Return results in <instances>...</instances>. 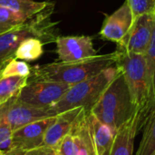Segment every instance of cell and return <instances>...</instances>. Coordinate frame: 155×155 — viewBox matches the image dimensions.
<instances>
[{
    "label": "cell",
    "mask_w": 155,
    "mask_h": 155,
    "mask_svg": "<svg viewBox=\"0 0 155 155\" xmlns=\"http://www.w3.org/2000/svg\"><path fill=\"white\" fill-rule=\"evenodd\" d=\"M116 53L97 54L76 62H54L43 66L34 67L28 80H45L67 84H78L92 78L104 70L115 64Z\"/></svg>",
    "instance_id": "1"
},
{
    "label": "cell",
    "mask_w": 155,
    "mask_h": 155,
    "mask_svg": "<svg viewBox=\"0 0 155 155\" xmlns=\"http://www.w3.org/2000/svg\"><path fill=\"white\" fill-rule=\"evenodd\" d=\"M116 53L115 64L124 74L132 102L139 116L140 130L153 112L144 54L121 52Z\"/></svg>",
    "instance_id": "2"
},
{
    "label": "cell",
    "mask_w": 155,
    "mask_h": 155,
    "mask_svg": "<svg viewBox=\"0 0 155 155\" xmlns=\"http://www.w3.org/2000/svg\"><path fill=\"white\" fill-rule=\"evenodd\" d=\"M90 113L114 132L134 114L135 108L120 68Z\"/></svg>",
    "instance_id": "3"
},
{
    "label": "cell",
    "mask_w": 155,
    "mask_h": 155,
    "mask_svg": "<svg viewBox=\"0 0 155 155\" xmlns=\"http://www.w3.org/2000/svg\"><path fill=\"white\" fill-rule=\"evenodd\" d=\"M53 5L49 3L42 12L31 16L15 28L0 35V62L14 58L18 46L28 38H38L44 44L56 41V29L51 21Z\"/></svg>",
    "instance_id": "4"
},
{
    "label": "cell",
    "mask_w": 155,
    "mask_h": 155,
    "mask_svg": "<svg viewBox=\"0 0 155 155\" xmlns=\"http://www.w3.org/2000/svg\"><path fill=\"white\" fill-rule=\"evenodd\" d=\"M118 73L116 64L108 67L97 75L73 84L62 96V98L50 110L55 114L82 107L90 113L104 91L114 80Z\"/></svg>",
    "instance_id": "5"
},
{
    "label": "cell",
    "mask_w": 155,
    "mask_h": 155,
    "mask_svg": "<svg viewBox=\"0 0 155 155\" xmlns=\"http://www.w3.org/2000/svg\"><path fill=\"white\" fill-rule=\"evenodd\" d=\"M70 86L59 82L28 80L16 97L19 101L36 107L50 108L62 98Z\"/></svg>",
    "instance_id": "6"
},
{
    "label": "cell",
    "mask_w": 155,
    "mask_h": 155,
    "mask_svg": "<svg viewBox=\"0 0 155 155\" xmlns=\"http://www.w3.org/2000/svg\"><path fill=\"white\" fill-rule=\"evenodd\" d=\"M155 28V13L143 14L134 19L124 39L116 45V50L144 54L151 44Z\"/></svg>",
    "instance_id": "7"
},
{
    "label": "cell",
    "mask_w": 155,
    "mask_h": 155,
    "mask_svg": "<svg viewBox=\"0 0 155 155\" xmlns=\"http://www.w3.org/2000/svg\"><path fill=\"white\" fill-rule=\"evenodd\" d=\"M0 112L8 121L13 132L34 122L57 115L50 108H40L25 104L19 101L16 96L0 105Z\"/></svg>",
    "instance_id": "8"
},
{
    "label": "cell",
    "mask_w": 155,
    "mask_h": 155,
    "mask_svg": "<svg viewBox=\"0 0 155 155\" xmlns=\"http://www.w3.org/2000/svg\"><path fill=\"white\" fill-rule=\"evenodd\" d=\"M55 42L60 62H76L98 54L94 47L92 37L87 35L58 36Z\"/></svg>",
    "instance_id": "9"
},
{
    "label": "cell",
    "mask_w": 155,
    "mask_h": 155,
    "mask_svg": "<svg viewBox=\"0 0 155 155\" xmlns=\"http://www.w3.org/2000/svg\"><path fill=\"white\" fill-rule=\"evenodd\" d=\"M131 7L125 1L116 11L104 17L100 30V36L104 40L114 42L118 45L128 33L134 22Z\"/></svg>",
    "instance_id": "10"
},
{
    "label": "cell",
    "mask_w": 155,
    "mask_h": 155,
    "mask_svg": "<svg viewBox=\"0 0 155 155\" xmlns=\"http://www.w3.org/2000/svg\"><path fill=\"white\" fill-rule=\"evenodd\" d=\"M54 118L55 116L34 122L15 130L12 134L11 150L17 149L27 152L44 146L45 132Z\"/></svg>",
    "instance_id": "11"
},
{
    "label": "cell",
    "mask_w": 155,
    "mask_h": 155,
    "mask_svg": "<svg viewBox=\"0 0 155 155\" xmlns=\"http://www.w3.org/2000/svg\"><path fill=\"white\" fill-rule=\"evenodd\" d=\"M83 110L84 109L78 107L58 114L45 132L44 145L54 149L62 139L72 132Z\"/></svg>",
    "instance_id": "12"
},
{
    "label": "cell",
    "mask_w": 155,
    "mask_h": 155,
    "mask_svg": "<svg viewBox=\"0 0 155 155\" xmlns=\"http://www.w3.org/2000/svg\"><path fill=\"white\" fill-rule=\"evenodd\" d=\"M140 131V121L137 113L123 124L115 132L109 155H133L134 138Z\"/></svg>",
    "instance_id": "13"
},
{
    "label": "cell",
    "mask_w": 155,
    "mask_h": 155,
    "mask_svg": "<svg viewBox=\"0 0 155 155\" xmlns=\"http://www.w3.org/2000/svg\"><path fill=\"white\" fill-rule=\"evenodd\" d=\"M86 121L95 154H110L115 132L108 125L100 122L91 113H87Z\"/></svg>",
    "instance_id": "14"
},
{
    "label": "cell",
    "mask_w": 155,
    "mask_h": 155,
    "mask_svg": "<svg viewBox=\"0 0 155 155\" xmlns=\"http://www.w3.org/2000/svg\"><path fill=\"white\" fill-rule=\"evenodd\" d=\"M48 5L47 2H35L33 0H0V6L22 14L28 18L45 10Z\"/></svg>",
    "instance_id": "15"
},
{
    "label": "cell",
    "mask_w": 155,
    "mask_h": 155,
    "mask_svg": "<svg viewBox=\"0 0 155 155\" xmlns=\"http://www.w3.org/2000/svg\"><path fill=\"white\" fill-rule=\"evenodd\" d=\"M27 82L28 77L2 76L0 74V105L4 104L11 98L17 96Z\"/></svg>",
    "instance_id": "16"
},
{
    "label": "cell",
    "mask_w": 155,
    "mask_h": 155,
    "mask_svg": "<svg viewBox=\"0 0 155 155\" xmlns=\"http://www.w3.org/2000/svg\"><path fill=\"white\" fill-rule=\"evenodd\" d=\"M143 137L135 155H153L155 153V110L143 124Z\"/></svg>",
    "instance_id": "17"
},
{
    "label": "cell",
    "mask_w": 155,
    "mask_h": 155,
    "mask_svg": "<svg viewBox=\"0 0 155 155\" xmlns=\"http://www.w3.org/2000/svg\"><path fill=\"white\" fill-rule=\"evenodd\" d=\"M44 45L45 44L38 38H28L18 46L14 58L25 62L35 61L43 54Z\"/></svg>",
    "instance_id": "18"
},
{
    "label": "cell",
    "mask_w": 155,
    "mask_h": 155,
    "mask_svg": "<svg viewBox=\"0 0 155 155\" xmlns=\"http://www.w3.org/2000/svg\"><path fill=\"white\" fill-rule=\"evenodd\" d=\"M28 17L22 14L0 6V35L15 28L25 23Z\"/></svg>",
    "instance_id": "19"
},
{
    "label": "cell",
    "mask_w": 155,
    "mask_h": 155,
    "mask_svg": "<svg viewBox=\"0 0 155 155\" xmlns=\"http://www.w3.org/2000/svg\"><path fill=\"white\" fill-rule=\"evenodd\" d=\"M32 72V68L29 64L22 60L9 59L3 63L0 68V74L2 76H23L29 77Z\"/></svg>",
    "instance_id": "20"
},
{
    "label": "cell",
    "mask_w": 155,
    "mask_h": 155,
    "mask_svg": "<svg viewBox=\"0 0 155 155\" xmlns=\"http://www.w3.org/2000/svg\"><path fill=\"white\" fill-rule=\"evenodd\" d=\"M145 56V64H146V71L149 80L150 85V93L152 98V104L153 111L155 110V28L153 35L152 37L151 44L144 54Z\"/></svg>",
    "instance_id": "21"
},
{
    "label": "cell",
    "mask_w": 155,
    "mask_h": 155,
    "mask_svg": "<svg viewBox=\"0 0 155 155\" xmlns=\"http://www.w3.org/2000/svg\"><path fill=\"white\" fill-rule=\"evenodd\" d=\"M80 137L74 132L65 135L54 148L57 155H78L80 150Z\"/></svg>",
    "instance_id": "22"
},
{
    "label": "cell",
    "mask_w": 155,
    "mask_h": 155,
    "mask_svg": "<svg viewBox=\"0 0 155 155\" xmlns=\"http://www.w3.org/2000/svg\"><path fill=\"white\" fill-rule=\"evenodd\" d=\"M132 9L134 17L155 13V0H125Z\"/></svg>",
    "instance_id": "23"
},
{
    "label": "cell",
    "mask_w": 155,
    "mask_h": 155,
    "mask_svg": "<svg viewBox=\"0 0 155 155\" xmlns=\"http://www.w3.org/2000/svg\"><path fill=\"white\" fill-rule=\"evenodd\" d=\"M12 128L5 117V115L0 112V144L12 140Z\"/></svg>",
    "instance_id": "24"
},
{
    "label": "cell",
    "mask_w": 155,
    "mask_h": 155,
    "mask_svg": "<svg viewBox=\"0 0 155 155\" xmlns=\"http://www.w3.org/2000/svg\"><path fill=\"white\" fill-rule=\"evenodd\" d=\"M25 155H57L54 148L48 146H41L25 152Z\"/></svg>",
    "instance_id": "25"
},
{
    "label": "cell",
    "mask_w": 155,
    "mask_h": 155,
    "mask_svg": "<svg viewBox=\"0 0 155 155\" xmlns=\"http://www.w3.org/2000/svg\"><path fill=\"white\" fill-rule=\"evenodd\" d=\"M5 155H25V152L22 150H17V149H13L10 150Z\"/></svg>",
    "instance_id": "26"
},
{
    "label": "cell",
    "mask_w": 155,
    "mask_h": 155,
    "mask_svg": "<svg viewBox=\"0 0 155 155\" xmlns=\"http://www.w3.org/2000/svg\"><path fill=\"white\" fill-rule=\"evenodd\" d=\"M2 64H3V63H1V62H0V68H1V66H2Z\"/></svg>",
    "instance_id": "27"
}]
</instances>
